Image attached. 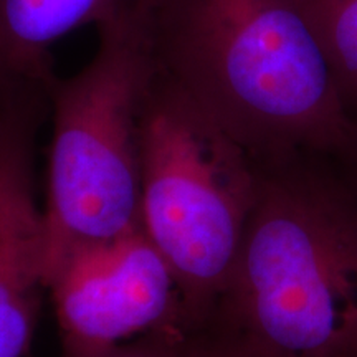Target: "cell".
<instances>
[{
    "mask_svg": "<svg viewBox=\"0 0 357 357\" xmlns=\"http://www.w3.org/2000/svg\"><path fill=\"white\" fill-rule=\"evenodd\" d=\"M155 66L252 155H334L354 134L305 0H158Z\"/></svg>",
    "mask_w": 357,
    "mask_h": 357,
    "instance_id": "6da1fadb",
    "label": "cell"
},
{
    "mask_svg": "<svg viewBox=\"0 0 357 357\" xmlns=\"http://www.w3.org/2000/svg\"><path fill=\"white\" fill-rule=\"evenodd\" d=\"M255 162V202L208 321L255 357H357V194L331 155Z\"/></svg>",
    "mask_w": 357,
    "mask_h": 357,
    "instance_id": "7a4b0ae2",
    "label": "cell"
},
{
    "mask_svg": "<svg viewBox=\"0 0 357 357\" xmlns=\"http://www.w3.org/2000/svg\"><path fill=\"white\" fill-rule=\"evenodd\" d=\"M151 13L96 29L91 60L52 84L45 287L70 258L142 229L141 114L155 70Z\"/></svg>",
    "mask_w": 357,
    "mask_h": 357,
    "instance_id": "3957f363",
    "label": "cell"
},
{
    "mask_svg": "<svg viewBox=\"0 0 357 357\" xmlns=\"http://www.w3.org/2000/svg\"><path fill=\"white\" fill-rule=\"evenodd\" d=\"M257 162L155 66L141 114L142 229L192 328L212 318L257 195Z\"/></svg>",
    "mask_w": 357,
    "mask_h": 357,
    "instance_id": "277c9868",
    "label": "cell"
},
{
    "mask_svg": "<svg viewBox=\"0 0 357 357\" xmlns=\"http://www.w3.org/2000/svg\"><path fill=\"white\" fill-rule=\"evenodd\" d=\"M61 356L100 354L141 334L192 328L177 281L144 229L70 258L48 281Z\"/></svg>",
    "mask_w": 357,
    "mask_h": 357,
    "instance_id": "5b68a950",
    "label": "cell"
},
{
    "mask_svg": "<svg viewBox=\"0 0 357 357\" xmlns=\"http://www.w3.org/2000/svg\"><path fill=\"white\" fill-rule=\"evenodd\" d=\"M50 114V88L15 86L0 108V357H22L45 287L43 208L35 195V147Z\"/></svg>",
    "mask_w": 357,
    "mask_h": 357,
    "instance_id": "8992f818",
    "label": "cell"
},
{
    "mask_svg": "<svg viewBox=\"0 0 357 357\" xmlns=\"http://www.w3.org/2000/svg\"><path fill=\"white\" fill-rule=\"evenodd\" d=\"M158 0H0V75L52 82L50 50L83 26L153 12Z\"/></svg>",
    "mask_w": 357,
    "mask_h": 357,
    "instance_id": "52a82bcc",
    "label": "cell"
},
{
    "mask_svg": "<svg viewBox=\"0 0 357 357\" xmlns=\"http://www.w3.org/2000/svg\"><path fill=\"white\" fill-rule=\"evenodd\" d=\"M331 63L342 105L357 123V0H305Z\"/></svg>",
    "mask_w": 357,
    "mask_h": 357,
    "instance_id": "ba28073f",
    "label": "cell"
},
{
    "mask_svg": "<svg viewBox=\"0 0 357 357\" xmlns=\"http://www.w3.org/2000/svg\"><path fill=\"white\" fill-rule=\"evenodd\" d=\"M197 331L177 324L164 326L86 357H192Z\"/></svg>",
    "mask_w": 357,
    "mask_h": 357,
    "instance_id": "9c48e42d",
    "label": "cell"
},
{
    "mask_svg": "<svg viewBox=\"0 0 357 357\" xmlns=\"http://www.w3.org/2000/svg\"><path fill=\"white\" fill-rule=\"evenodd\" d=\"M192 357H255L240 339L220 326L207 323L195 334V346Z\"/></svg>",
    "mask_w": 357,
    "mask_h": 357,
    "instance_id": "30bf717a",
    "label": "cell"
},
{
    "mask_svg": "<svg viewBox=\"0 0 357 357\" xmlns=\"http://www.w3.org/2000/svg\"><path fill=\"white\" fill-rule=\"evenodd\" d=\"M331 159L334 160V164H336L341 176L346 178L347 184H349L352 187V190L357 194V123L351 141L347 142L344 149L339 151L337 154L331 155Z\"/></svg>",
    "mask_w": 357,
    "mask_h": 357,
    "instance_id": "8fae6325",
    "label": "cell"
},
{
    "mask_svg": "<svg viewBox=\"0 0 357 357\" xmlns=\"http://www.w3.org/2000/svg\"><path fill=\"white\" fill-rule=\"evenodd\" d=\"M12 84H13V82H3V83H0V108H2V102H3V100H6L7 93L10 91Z\"/></svg>",
    "mask_w": 357,
    "mask_h": 357,
    "instance_id": "7c38bea8",
    "label": "cell"
},
{
    "mask_svg": "<svg viewBox=\"0 0 357 357\" xmlns=\"http://www.w3.org/2000/svg\"><path fill=\"white\" fill-rule=\"evenodd\" d=\"M2 79H7L6 77H2V75H0V82H2Z\"/></svg>",
    "mask_w": 357,
    "mask_h": 357,
    "instance_id": "4fadbf2b",
    "label": "cell"
}]
</instances>
